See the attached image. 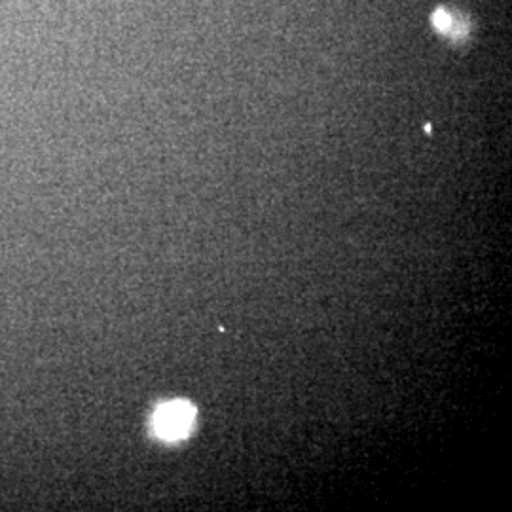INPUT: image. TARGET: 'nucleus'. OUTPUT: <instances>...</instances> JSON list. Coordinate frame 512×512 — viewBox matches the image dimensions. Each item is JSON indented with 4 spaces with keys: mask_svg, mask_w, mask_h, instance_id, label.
Listing matches in <instances>:
<instances>
[{
    "mask_svg": "<svg viewBox=\"0 0 512 512\" xmlns=\"http://www.w3.org/2000/svg\"><path fill=\"white\" fill-rule=\"evenodd\" d=\"M196 421L192 404L175 401L160 406L154 414V433L164 440L184 439Z\"/></svg>",
    "mask_w": 512,
    "mask_h": 512,
    "instance_id": "nucleus-1",
    "label": "nucleus"
}]
</instances>
